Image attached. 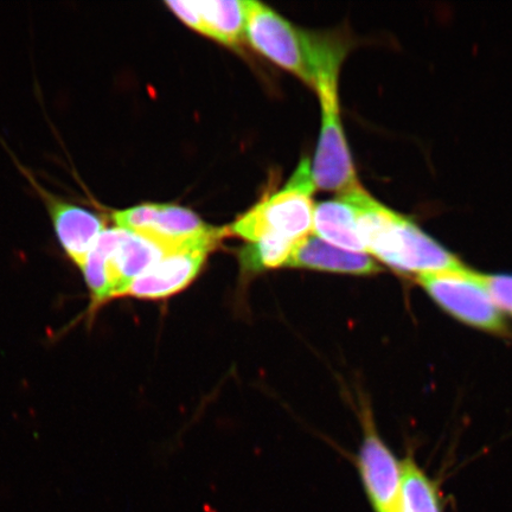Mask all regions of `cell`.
Returning <instances> with one entry per match:
<instances>
[{
    "label": "cell",
    "instance_id": "6da1fadb",
    "mask_svg": "<svg viewBox=\"0 0 512 512\" xmlns=\"http://www.w3.org/2000/svg\"><path fill=\"white\" fill-rule=\"evenodd\" d=\"M341 197L355 211L358 232L367 253L375 255L383 264L418 277L464 267L413 221L384 207L362 187Z\"/></svg>",
    "mask_w": 512,
    "mask_h": 512
},
{
    "label": "cell",
    "instance_id": "7a4b0ae2",
    "mask_svg": "<svg viewBox=\"0 0 512 512\" xmlns=\"http://www.w3.org/2000/svg\"><path fill=\"white\" fill-rule=\"evenodd\" d=\"M246 38L281 68L296 74L315 91L338 85L345 55L343 42L298 30L264 4L246 0Z\"/></svg>",
    "mask_w": 512,
    "mask_h": 512
},
{
    "label": "cell",
    "instance_id": "3957f363",
    "mask_svg": "<svg viewBox=\"0 0 512 512\" xmlns=\"http://www.w3.org/2000/svg\"><path fill=\"white\" fill-rule=\"evenodd\" d=\"M316 189L309 160L304 159L283 190L248 211L230 229L252 243L270 235L302 240L313 232Z\"/></svg>",
    "mask_w": 512,
    "mask_h": 512
},
{
    "label": "cell",
    "instance_id": "277c9868",
    "mask_svg": "<svg viewBox=\"0 0 512 512\" xmlns=\"http://www.w3.org/2000/svg\"><path fill=\"white\" fill-rule=\"evenodd\" d=\"M418 281L435 303L460 322L486 331H505L501 311L492 302L482 274L462 267L419 275Z\"/></svg>",
    "mask_w": 512,
    "mask_h": 512
},
{
    "label": "cell",
    "instance_id": "5b68a950",
    "mask_svg": "<svg viewBox=\"0 0 512 512\" xmlns=\"http://www.w3.org/2000/svg\"><path fill=\"white\" fill-rule=\"evenodd\" d=\"M117 227L146 236L166 251L195 245L208 240H221L226 229L207 226L191 210L166 204H142L113 214Z\"/></svg>",
    "mask_w": 512,
    "mask_h": 512
},
{
    "label": "cell",
    "instance_id": "8992f818",
    "mask_svg": "<svg viewBox=\"0 0 512 512\" xmlns=\"http://www.w3.org/2000/svg\"><path fill=\"white\" fill-rule=\"evenodd\" d=\"M322 101L323 125L311 169L316 188L347 195L361 187L339 119L337 89L318 92Z\"/></svg>",
    "mask_w": 512,
    "mask_h": 512
},
{
    "label": "cell",
    "instance_id": "52a82bcc",
    "mask_svg": "<svg viewBox=\"0 0 512 512\" xmlns=\"http://www.w3.org/2000/svg\"><path fill=\"white\" fill-rule=\"evenodd\" d=\"M219 242H198L166 254L158 264L133 280L123 297L160 299L182 291L196 278L208 254L219 245Z\"/></svg>",
    "mask_w": 512,
    "mask_h": 512
},
{
    "label": "cell",
    "instance_id": "ba28073f",
    "mask_svg": "<svg viewBox=\"0 0 512 512\" xmlns=\"http://www.w3.org/2000/svg\"><path fill=\"white\" fill-rule=\"evenodd\" d=\"M360 470L375 512H400L401 465L371 428H368L367 437L362 445Z\"/></svg>",
    "mask_w": 512,
    "mask_h": 512
},
{
    "label": "cell",
    "instance_id": "9c48e42d",
    "mask_svg": "<svg viewBox=\"0 0 512 512\" xmlns=\"http://www.w3.org/2000/svg\"><path fill=\"white\" fill-rule=\"evenodd\" d=\"M48 208L64 252L81 268L104 232V222L92 211L50 196Z\"/></svg>",
    "mask_w": 512,
    "mask_h": 512
},
{
    "label": "cell",
    "instance_id": "30bf717a",
    "mask_svg": "<svg viewBox=\"0 0 512 512\" xmlns=\"http://www.w3.org/2000/svg\"><path fill=\"white\" fill-rule=\"evenodd\" d=\"M285 266L357 275L374 274L380 271L367 253L345 251L320 240L315 234L307 235L306 238L296 242Z\"/></svg>",
    "mask_w": 512,
    "mask_h": 512
},
{
    "label": "cell",
    "instance_id": "8fae6325",
    "mask_svg": "<svg viewBox=\"0 0 512 512\" xmlns=\"http://www.w3.org/2000/svg\"><path fill=\"white\" fill-rule=\"evenodd\" d=\"M171 252L146 236L127 232L108 258L114 298L123 297L128 285Z\"/></svg>",
    "mask_w": 512,
    "mask_h": 512
},
{
    "label": "cell",
    "instance_id": "7c38bea8",
    "mask_svg": "<svg viewBox=\"0 0 512 512\" xmlns=\"http://www.w3.org/2000/svg\"><path fill=\"white\" fill-rule=\"evenodd\" d=\"M313 232L345 251L367 253L358 232L355 211L342 197L317 204L313 211Z\"/></svg>",
    "mask_w": 512,
    "mask_h": 512
},
{
    "label": "cell",
    "instance_id": "4fadbf2b",
    "mask_svg": "<svg viewBox=\"0 0 512 512\" xmlns=\"http://www.w3.org/2000/svg\"><path fill=\"white\" fill-rule=\"evenodd\" d=\"M190 3L202 19L203 35L232 47L246 38V0Z\"/></svg>",
    "mask_w": 512,
    "mask_h": 512
},
{
    "label": "cell",
    "instance_id": "5bb4252c",
    "mask_svg": "<svg viewBox=\"0 0 512 512\" xmlns=\"http://www.w3.org/2000/svg\"><path fill=\"white\" fill-rule=\"evenodd\" d=\"M125 233L126 230L117 227L105 229L81 266L89 291L92 293L94 309L114 299V287L108 271V258L123 240Z\"/></svg>",
    "mask_w": 512,
    "mask_h": 512
},
{
    "label": "cell",
    "instance_id": "9a60e30c",
    "mask_svg": "<svg viewBox=\"0 0 512 512\" xmlns=\"http://www.w3.org/2000/svg\"><path fill=\"white\" fill-rule=\"evenodd\" d=\"M402 498L400 512H441L437 488L424 471L407 458L401 464Z\"/></svg>",
    "mask_w": 512,
    "mask_h": 512
},
{
    "label": "cell",
    "instance_id": "2e32d148",
    "mask_svg": "<svg viewBox=\"0 0 512 512\" xmlns=\"http://www.w3.org/2000/svg\"><path fill=\"white\" fill-rule=\"evenodd\" d=\"M297 241L270 235L243 249L241 260L243 267L251 271L265 270L285 266Z\"/></svg>",
    "mask_w": 512,
    "mask_h": 512
},
{
    "label": "cell",
    "instance_id": "e0dca14e",
    "mask_svg": "<svg viewBox=\"0 0 512 512\" xmlns=\"http://www.w3.org/2000/svg\"><path fill=\"white\" fill-rule=\"evenodd\" d=\"M482 280L499 311L503 310L512 316V275L482 274Z\"/></svg>",
    "mask_w": 512,
    "mask_h": 512
}]
</instances>
